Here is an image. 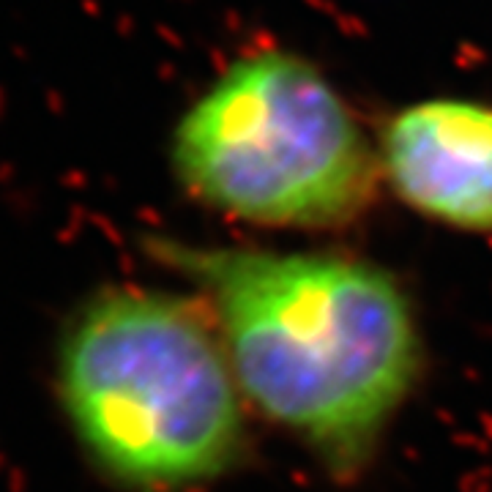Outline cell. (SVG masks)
<instances>
[{
	"label": "cell",
	"mask_w": 492,
	"mask_h": 492,
	"mask_svg": "<svg viewBox=\"0 0 492 492\" xmlns=\"http://www.w3.org/2000/svg\"><path fill=\"white\" fill-rule=\"evenodd\" d=\"M55 392L82 454L126 490H192L246 449L225 342L186 293L115 282L85 295L58 336Z\"/></svg>",
	"instance_id": "obj_2"
},
{
	"label": "cell",
	"mask_w": 492,
	"mask_h": 492,
	"mask_svg": "<svg viewBox=\"0 0 492 492\" xmlns=\"http://www.w3.org/2000/svg\"><path fill=\"white\" fill-rule=\"evenodd\" d=\"M148 249L197 288L244 399L328 470L356 473L422 369L419 323L392 274L328 252L175 238Z\"/></svg>",
	"instance_id": "obj_1"
},
{
	"label": "cell",
	"mask_w": 492,
	"mask_h": 492,
	"mask_svg": "<svg viewBox=\"0 0 492 492\" xmlns=\"http://www.w3.org/2000/svg\"><path fill=\"white\" fill-rule=\"evenodd\" d=\"M170 162L195 202L258 228H350L383 186L378 142L348 98L279 47L238 58L192 101Z\"/></svg>",
	"instance_id": "obj_3"
},
{
	"label": "cell",
	"mask_w": 492,
	"mask_h": 492,
	"mask_svg": "<svg viewBox=\"0 0 492 492\" xmlns=\"http://www.w3.org/2000/svg\"><path fill=\"white\" fill-rule=\"evenodd\" d=\"M383 184L410 211L452 230L492 235V107L424 98L386 121L378 140Z\"/></svg>",
	"instance_id": "obj_4"
}]
</instances>
